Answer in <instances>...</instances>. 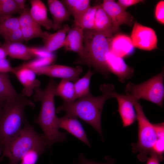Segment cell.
I'll return each instance as SVG.
<instances>
[{"instance_id": "6da1fadb", "label": "cell", "mask_w": 164, "mask_h": 164, "mask_svg": "<svg viewBox=\"0 0 164 164\" xmlns=\"http://www.w3.org/2000/svg\"><path fill=\"white\" fill-rule=\"evenodd\" d=\"M100 89L101 95L94 97L92 95L77 99L71 102L63 101L56 110V113L63 111L66 114L78 118L92 127L99 134L104 141L101 119L104 105L105 101L111 97L114 89L112 84H102Z\"/></svg>"}, {"instance_id": "7a4b0ae2", "label": "cell", "mask_w": 164, "mask_h": 164, "mask_svg": "<svg viewBox=\"0 0 164 164\" xmlns=\"http://www.w3.org/2000/svg\"><path fill=\"white\" fill-rule=\"evenodd\" d=\"M57 85L51 78L44 89L39 87L34 91L35 101H40L41 103L39 114L35 122L41 128L48 148L50 149L56 143L67 140V133L60 132L57 126L58 117L56 115L54 100Z\"/></svg>"}, {"instance_id": "3957f363", "label": "cell", "mask_w": 164, "mask_h": 164, "mask_svg": "<svg viewBox=\"0 0 164 164\" xmlns=\"http://www.w3.org/2000/svg\"><path fill=\"white\" fill-rule=\"evenodd\" d=\"M34 107V103L22 94L5 101L0 112V156L5 145L22 129L27 120L26 107Z\"/></svg>"}, {"instance_id": "277c9868", "label": "cell", "mask_w": 164, "mask_h": 164, "mask_svg": "<svg viewBox=\"0 0 164 164\" xmlns=\"http://www.w3.org/2000/svg\"><path fill=\"white\" fill-rule=\"evenodd\" d=\"M112 37L95 29L84 30L85 58L82 63L92 66L106 78L110 75L107 58Z\"/></svg>"}, {"instance_id": "5b68a950", "label": "cell", "mask_w": 164, "mask_h": 164, "mask_svg": "<svg viewBox=\"0 0 164 164\" xmlns=\"http://www.w3.org/2000/svg\"><path fill=\"white\" fill-rule=\"evenodd\" d=\"M47 148L43 135L37 133L27 120L21 130L5 145L1 156L9 159V164H18L29 151Z\"/></svg>"}, {"instance_id": "8992f818", "label": "cell", "mask_w": 164, "mask_h": 164, "mask_svg": "<svg viewBox=\"0 0 164 164\" xmlns=\"http://www.w3.org/2000/svg\"><path fill=\"white\" fill-rule=\"evenodd\" d=\"M137 115L138 127V140L136 143H132V151L138 152L139 160H147L152 153L157 139L155 130L153 124L145 116L142 106L138 101L132 100Z\"/></svg>"}, {"instance_id": "52a82bcc", "label": "cell", "mask_w": 164, "mask_h": 164, "mask_svg": "<svg viewBox=\"0 0 164 164\" xmlns=\"http://www.w3.org/2000/svg\"><path fill=\"white\" fill-rule=\"evenodd\" d=\"M164 70L147 81L135 84L128 82L125 86L126 95L131 100L138 101L143 99L162 108L164 98Z\"/></svg>"}, {"instance_id": "ba28073f", "label": "cell", "mask_w": 164, "mask_h": 164, "mask_svg": "<svg viewBox=\"0 0 164 164\" xmlns=\"http://www.w3.org/2000/svg\"><path fill=\"white\" fill-rule=\"evenodd\" d=\"M26 67L32 70L36 74L66 79L75 82L79 79V76L83 72L82 68L80 66L75 68L61 65Z\"/></svg>"}, {"instance_id": "9c48e42d", "label": "cell", "mask_w": 164, "mask_h": 164, "mask_svg": "<svg viewBox=\"0 0 164 164\" xmlns=\"http://www.w3.org/2000/svg\"><path fill=\"white\" fill-rule=\"evenodd\" d=\"M131 38L134 47L148 51L158 49V40L155 31L136 21L134 24Z\"/></svg>"}, {"instance_id": "30bf717a", "label": "cell", "mask_w": 164, "mask_h": 164, "mask_svg": "<svg viewBox=\"0 0 164 164\" xmlns=\"http://www.w3.org/2000/svg\"><path fill=\"white\" fill-rule=\"evenodd\" d=\"M101 5L111 19L113 33L119 30L121 25L132 24L133 18L131 14L114 1L103 0Z\"/></svg>"}, {"instance_id": "8fae6325", "label": "cell", "mask_w": 164, "mask_h": 164, "mask_svg": "<svg viewBox=\"0 0 164 164\" xmlns=\"http://www.w3.org/2000/svg\"><path fill=\"white\" fill-rule=\"evenodd\" d=\"M63 45L66 51H73L77 53L81 60L85 58V50L83 44L84 30L75 25L68 32Z\"/></svg>"}, {"instance_id": "7c38bea8", "label": "cell", "mask_w": 164, "mask_h": 164, "mask_svg": "<svg viewBox=\"0 0 164 164\" xmlns=\"http://www.w3.org/2000/svg\"><path fill=\"white\" fill-rule=\"evenodd\" d=\"M111 97L117 99L118 105L119 112L124 127L130 126L137 120V115L133 103L130 98L126 95L113 92Z\"/></svg>"}, {"instance_id": "4fadbf2b", "label": "cell", "mask_w": 164, "mask_h": 164, "mask_svg": "<svg viewBox=\"0 0 164 164\" xmlns=\"http://www.w3.org/2000/svg\"><path fill=\"white\" fill-rule=\"evenodd\" d=\"M57 126L59 129L65 130L89 147L91 146L86 133L77 118L67 114L58 118Z\"/></svg>"}, {"instance_id": "5bb4252c", "label": "cell", "mask_w": 164, "mask_h": 164, "mask_svg": "<svg viewBox=\"0 0 164 164\" xmlns=\"http://www.w3.org/2000/svg\"><path fill=\"white\" fill-rule=\"evenodd\" d=\"M14 74L22 84L23 89L22 94L25 97L32 95L35 89L39 88L41 83L36 78V74L32 70L26 67L14 68Z\"/></svg>"}, {"instance_id": "9a60e30c", "label": "cell", "mask_w": 164, "mask_h": 164, "mask_svg": "<svg viewBox=\"0 0 164 164\" xmlns=\"http://www.w3.org/2000/svg\"><path fill=\"white\" fill-rule=\"evenodd\" d=\"M107 63L110 72L115 75L121 83L131 78L134 74L133 69L127 65L123 58L115 56L111 51L108 56Z\"/></svg>"}, {"instance_id": "2e32d148", "label": "cell", "mask_w": 164, "mask_h": 164, "mask_svg": "<svg viewBox=\"0 0 164 164\" xmlns=\"http://www.w3.org/2000/svg\"><path fill=\"white\" fill-rule=\"evenodd\" d=\"M134 47L129 36L119 34L113 37L111 43V52L115 56L123 58L131 55Z\"/></svg>"}, {"instance_id": "e0dca14e", "label": "cell", "mask_w": 164, "mask_h": 164, "mask_svg": "<svg viewBox=\"0 0 164 164\" xmlns=\"http://www.w3.org/2000/svg\"><path fill=\"white\" fill-rule=\"evenodd\" d=\"M0 46L4 49L7 56L12 58L27 60L36 57L34 48L28 47L22 43L5 42Z\"/></svg>"}, {"instance_id": "ac0fdd59", "label": "cell", "mask_w": 164, "mask_h": 164, "mask_svg": "<svg viewBox=\"0 0 164 164\" xmlns=\"http://www.w3.org/2000/svg\"><path fill=\"white\" fill-rule=\"evenodd\" d=\"M47 3L53 19L52 29L54 30L59 29L63 22L69 21L71 15L60 1L48 0Z\"/></svg>"}, {"instance_id": "d6986e66", "label": "cell", "mask_w": 164, "mask_h": 164, "mask_svg": "<svg viewBox=\"0 0 164 164\" xmlns=\"http://www.w3.org/2000/svg\"><path fill=\"white\" fill-rule=\"evenodd\" d=\"M30 3L29 13L34 20L47 30L52 28L53 21L47 16V8L44 4L40 0H31Z\"/></svg>"}, {"instance_id": "ffe728a7", "label": "cell", "mask_w": 164, "mask_h": 164, "mask_svg": "<svg viewBox=\"0 0 164 164\" xmlns=\"http://www.w3.org/2000/svg\"><path fill=\"white\" fill-rule=\"evenodd\" d=\"M70 29L68 25H64L62 29L54 33L49 34L43 40L44 45L41 49L50 53L63 47L66 34Z\"/></svg>"}, {"instance_id": "44dd1931", "label": "cell", "mask_w": 164, "mask_h": 164, "mask_svg": "<svg viewBox=\"0 0 164 164\" xmlns=\"http://www.w3.org/2000/svg\"><path fill=\"white\" fill-rule=\"evenodd\" d=\"M94 29L110 37L113 33L111 20L100 5L95 12L94 20Z\"/></svg>"}, {"instance_id": "7402d4cb", "label": "cell", "mask_w": 164, "mask_h": 164, "mask_svg": "<svg viewBox=\"0 0 164 164\" xmlns=\"http://www.w3.org/2000/svg\"><path fill=\"white\" fill-rule=\"evenodd\" d=\"M60 2L73 17L75 24L91 6L89 0H62Z\"/></svg>"}, {"instance_id": "603a6c76", "label": "cell", "mask_w": 164, "mask_h": 164, "mask_svg": "<svg viewBox=\"0 0 164 164\" xmlns=\"http://www.w3.org/2000/svg\"><path fill=\"white\" fill-rule=\"evenodd\" d=\"M19 95L13 87L9 73L0 72V100L4 103Z\"/></svg>"}, {"instance_id": "cb8c5ba5", "label": "cell", "mask_w": 164, "mask_h": 164, "mask_svg": "<svg viewBox=\"0 0 164 164\" xmlns=\"http://www.w3.org/2000/svg\"><path fill=\"white\" fill-rule=\"evenodd\" d=\"M55 96L61 97L66 102H71L76 100L74 84L70 81L62 79L57 84L54 92Z\"/></svg>"}, {"instance_id": "d4e9b609", "label": "cell", "mask_w": 164, "mask_h": 164, "mask_svg": "<svg viewBox=\"0 0 164 164\" xmlns=\"http://www.w3.org/2000/svg\"><path fill=\"white\" fill-rule=\"evenodd\" d=\"M93 74L90 69L84 76L75 82L74 87L76 100L92 95L90 91V83Z\"/></svg>"}, {"instance_id": "484cf974", "label": "cell", "mask_w": 164, "mask_h": 164, "mask_svg": "<svg viewBox=\"0 0 164 164\" xmlns=\"http://www.w3.org/2000/svg\"><path fill=\"white\" fill-rule=\"evenodd\" d=\"M22 12L18 8L14 0H0V23L12 17L13 14Z\"/></svg>"}, {"instance_id": "4316f807", "label": "cell", "mask_w": 164, "mask_h": 164, "mask_svg": "<svg viewBox=\"0 0 164 164\" xmlns=\"http://www.w3.org/2000/svg\"><path fill=\"white\" fill-rule=\"evenodd\" d=\"M99 5L91 6L84 13L79 21L75 25L83 30L94 29L95 14Z\"/></svg>"}, {"instance_id": "83f0119b", "label": "cell", "mask_w": 164, "mask_h": 164, "mask_svg": "<svg viewBox=\"0 0 164 164\" xmlns=\"http://www.w3.org/2000/svg\"><path fill=\"white\" fill-rule=\"evenodd\" d=\"M153 125L156 132L157 139L151 154H155L163 159V154L164 152V123L162 122L156 124H153Z\"/></svg>"}, {"instance_id": "f1b7e54d", "label": "cell", "mask_w": 164, "mask_h": 164, "mask_svg": "<svg viewBox=\"0 0 164 164\" xmlns=\"http://www.w3.org/2000/svg\"><path fill=\"white\" fill-rule=\"evenodd\" d=\"M24 40L28 41L35 38L40 37L45 39L49 33L43 31L40 27H20Z\"/></svg>"}, {"instance_id": "f546056e", "label": "cell", "mask_w": 164, "mask_h": 164, "mask_svg": "<svg viewBox=\"0 0 164 164\" xmlns=\"http://www.w3.org/2000/svg\"><path fill=\"white\" fill-rule=\"evenodd\" d=\"M20 28L18 17L7 18L0 23V35L3 37Z\"/></svg>"}, {"instance_id": "4dcf8cb0", "label": "cell", "mask_w": 164, "mask_h": 164, "mask_svg": "<svg viewBox=\"0 0 164 164\" xmlns=\"http://www.w3.org/2000/svg\"><path fill=\"white\" fill-rule=\"evenodd\" d=\"M46 150L36 149L29 151L23 157L19 164H36L39 157Z\"/></svg>"}, {"instance_id": "1f68e13d", "label": "cell", "mask_w": 164, "mask_h": 164, "mask_svg": "<svg viewBox=\"0 0 164 164\" xmlns=\"http://www.w3.org/2000/svg\"><path fill=\"white\" fill-rule=\"evenodd\" d=\"M18 18L20 27L41 26L32 18L30 14L29 11L26 9Z\"/></svg>"}, {"instance_id": "d6a6232c", "label": "cell", "mask_w": 164, "mask_h": 164, "mask_svg": "<svg viewBox=\"0 0 164 164\" xmlns=\"http://www.w3.org/2000/svg\"><path fill=\"white\" fill-rule=\"evenodd\" d=\"M3 37L5 42L22 43L24 40L20 28L11 32Z\"/></svg>"}, {"instance_id": "836d02e7", "label": "cell", "mask_w": 164, "mask_h": 164, "mask_svg": "<svg viewBox=\"0 0 164 164\" xmlns=\"http://www.w3.org/2000/svg\"><path fill=\"white\" fill-rule=\"evenodd\" d=\"M156 19L159 23L164 24V1H159L156 5L155 10Z\"/></svg>"}, {"instance_id": "e575fe53", "label": "cell", "mask_w": 164, "mask_h": 164, "mask_svg": "<svg viewBox=\"0 0 164 164\" xmlns=\"http://www.w3.org/2000/svg\"><path fill=\"white\" fill-rule=\"evenodd\" d=\"M15 69L11 66L9 62L6 58H0V72L14 73Z\"/></svg>"}, {"instance_id": "d590c367", "label": "cell", "mask_w": 164, "mask_h": 164, "mask_svg": "<svg viewBox=\"0 0 164 164\" xmlns=\"http://www.w3.org/2000/svg\"><path fill=\"white\" fill-rule=\"evenodd\" d=\"M77 164H112V162L108 161L105 163H100L94 160L89 159L86 158L83 154L81 153L79 155Z\"/></svg>"}, {"instance_id": "8d00e7d4", "label": "cell", "mask_w": 164, "mask_h": 164, "mask_svg": "<svg viewBox=\"0 0 164 164\" xmlns=\"http://www.w3.org/2000/svg\"><path fill=\"white\" fill-rule=\"evenodd\" d=\"M144 1L142 0H118L117 3L123 8L125 9L129 6L143 2Z\"/></svg>"}, {"instance_id": "74e56055", "label": "cell", "mask_w": 164, "mask_h": 164, "mask_svg": "<svg viewBox=\"0 0 164 164\" xmlns=\"http://www.w3.org/2000/svg\"><path fill=\"white\" fill-rule=\"evenodd\" d=\"M146 164H160L159 162L163 160V159L157 155L151 154L147 159Z\"/></svg>"}, {"instance_id": "f35d334b", "label": "cell", "mask_w": 164, "mask_h": 164, "mask_svg": "<svg viewBox=\"0 0 164 164\" xmlns=\"http://www.w3.org/2000/svg\"><path fill=\"white\" fill-rule=\"evenodd\" d=\"M18 8L22 11H23L26 8L25 4L26 2L25 0H14Z\"/></svg>"}, {"instance_id": "ab89813d", "label": "cell", "mask_w": 164, "mask_h": 164, "mask_svg": "<svg viewBox=\"0 0 164 164\" xmlns=\"http://www.w3.org/2000/svg\"><path fill=\"white\" fill-rule=\"evenodd\" d=\"M7 56V54L4 49L0 46V58H6Z\"/></svg>"}, {"instance_id": "60d3db41", "label": "cell", "mask_w": 164, "mask_h": 164, "mask_svg": "<svg viewBox=\"0 0 164 164\" xmlns=\"http://www.w3.org/2000/svg\"><path fill=\"white\" fill-rule=\"evenodd\" d=\"M4 103L0 100V112L1 111Z\"/></svg>"}]
</instances>
